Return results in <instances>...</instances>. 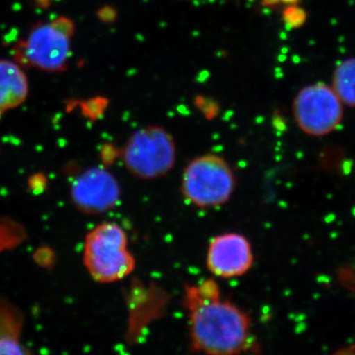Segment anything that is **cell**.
<instances>
[{"label":"cell","instance_id":"1","mask_svg":"<svg viewBox=\"0 0 355 355\" xmlns=\"http://www.w3.org/2000/svg\"><path fill=\"white\" fill-rule=\"evenodd\" d=\"M184 305L188 311L191 345L207 355H240L251 349V320L234 303L222 298L216 280L187 286Z\"/></svg>","mask_w":355,"mask_h":355},{"label":"cell","instance_id":"2","mask_svg":"<svg viewBox=\"0 0 355 355\" xmlns=\"http://www.w3.org/2000/svg\"><path fill=\"white\" fill-rule=\"evenodd\" d=\"M83 260L89 275L100 284L125 279L132 275L137 263L128 248L127 233L113 222L99 224L88 233Z\"/></svg>","mask_w":355,"mask_h":355},{"label":"cell","instance_id":"3","mask_svg":"<svg viewBox=\"0 0 355 355\" xmlns=\"http://www.w3.org/2000/svg\"><path fill=\"white\" fill-rule=\"evenodd\" d=\"M236 188L235 173L222 156L207 153L193 158L184 167L181 193L200 209L220 207L229 202Z\"/></svg>","mask_w":355,"mask_h":355},{"label":"cell","instance_id":"4","mask_svg":"<svg viewBox=\"0 0 355 355\" xmlns=\"http://www.w3.org/2000/svg\"><path fill=\"white\" fill-rule=\"evenodd\" d=\"M73 34L74 23L64 16L34 26L14 48L16 60L43 71H64L71 53Z\"/></svg>","mask_w":355,"mask_h":355},{"label":"cell","instance_id":"5","mask_svg":"<svg viewBox=\"0 0 355 355\" xmlns=\"http://www.w3.org/2000/svg\"><path fill=\"white\" fill-rule=\"evenodd\" d=\"M121 157L132 176L144 181L159 179L169 174L176 164V142L164 128H140L128 137Z\"/></svg>","mask_w":355,"mask_h":355},{"label":"cell","instance_id":"6","mask_svg":"<svg viewBox=\"0 0 355 355\" xmlns=\"http://www.w3.org/2000/svg\"><path fill=\"white\" fill-rule=\"evenodd\" d=\"M298 127L311 135H328L343 119L342 101L334 89L323 83L306 86L293 102Z\"/></svg>","mask_w":355,"mask_h":355},{"label":"cell","instance_id":"7","mask_svg":"<svg viewBox=\"0 0 355 355\" xmlns=\"http://www.w3.org/2000/svg\"><path fill=\"white\" fill-rule=\"evenodd\" d=\"M205 263L214 277H242L253 266V248L246 236L236 232L223 233L210 241Z\"/></svg>","mask_w":355,"mask_h":355},{"label":"cell","instance_id":"8","mask_svg":"<svg viewBox=\"0 0 355 355\" xmlns=\"http://www.w3.org/2000/svg\"><path fill=\"white\" fill-rule=\"evenodd\" d=\"M121 197L120 183L104 168H92L84 172L71 187L74 205L87 214H101L113 209Z\"/></svg>","mask_w":355,"mask_h":355},{"label":"cell","instance_id":"9","mask_svg":"<svg viewBox=\"0 0 355 355\" xmlns=\"http://www.w3.org/2000/svg\"><path fill=\"white\" fill-rule=\"evenodd\" d=\"M24 316L19 308L0 300V355H34L23 343Z\"/></svg>","mask_w":355,"mask_h":355},{"label":"cell","instance_id":"10","mask_svg":"<svg viewBox=\"0 0 355 355\" xmlns=\"http://www.w3.org/2000/svg\"><path fill=\"white\" fill-rule=\"evenodd\" d=\"M27 95V77L19 65L0 60V114L19 106Z\"/></svg>","mask_w":355,"mask_h":355},{"label":"cell","instance_id":"11","mask_svg":"<svg viewBox=\"0 0 355 355\" xmlns=\"http://www.w3.org/2000/svg\"><path fill=\"white\" fill-rule=\"evenodd\" d=\"M333 87L340 101L355 107V58L345 60L336 67Z\"/></svg>","mask_w":355,"mask_h":355},{"label":"cell","instance_id":"12","mask_svg":"<svg viewBox=\"0 0 355 355\" xmlns=\"http://www.w3.org/2000/svg\"><path fill=\"white\" fill-rule=\"evenodd\" d=\"M35 1H36L40 6L48 7L50 6L51 2L53 1V0H35Z\"/></svg>","mask_w":355,"mask_h":355}]
</instances>
